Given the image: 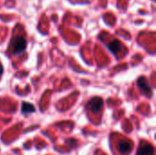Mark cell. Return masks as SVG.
Segmentation results:
<instances>
[{"mask_svg":"<svg viewBox=\"0 0 156 155\" xmlns=\"http://www.w3.org/2000/svg\"><path fill=\"white\" fill-rule=\"evenodd\" d=\"M138 86L144 91V93H145L146 95H150V96L152 95V89H151L150 85L148 84V82H147L145 78L141 77L138 79Z\"/></svg>","mask_w":156,"mask_h":155,"instance_id":"cell-4","label":"cell"},{"mask_svg":"<svg viewBox=\"0 0 156 155\" xmlns=\"http://www.w3.org/2000/svg\"><path fill=\"white\" fill-rule=\"evenodd\" d=\"M137 155H154V147L151 144H144L139 148Z\"/></svg>","mask_w":156,"mask_h":155,"instance_id":"cell-6","label":"cell"},{"mask_svg":"<svg viewBox=\"0 0 156 155\" xmlns=\"http://www.w3.org/2000/svg\"><path fill=\"white\" fill-rule=\"evenodd\" d=\"M118 151L122 154H128L132 151V144L129 141L122 140L118 143Z\"/></svg>","mask_w":156,"mask_h":155,"instance_id":"cell-3","label":"cell"},{"mask_svg":"<svg viewBox=\"0 0 156 155\" xmlns=\"http://www.w3.org/2000/svg\"><path fill=\"white\" fill-rule=\"evenodd\" d=\"M21 111L24 114H29V113H34L36 109L34 105L28 103V102H23L21 106Z\"/></svg>","mask_w":156,"mask_h":155,"instance_id":"cell-7","label":"cell"},{"mask_svg":"<svg viewBox=\"0 0 156 155\" xmlns=\"http://www.w3.org/2000/svg\"><path fill=\"white\" fill-rule=\"evenodd\" d=\"M109 50L115 56H117V54L121 51V48H122V43L117 40V39H114L113 41L110 42L108 45H107Z\"/></svg>","mask_w":156,"mask_h":155,"instance_id":"cell-5","label":"cell"},{"mask_svg":"<svg viewBox=\"0 0 156 155\" xmlns=\"http://www.w3.org/2000/svg\"><path fill=\"white\" fill-rule=\"evenodd\" d=\"M9 48L13 55H19L25 52L27 48V39L24 36L17 35L13 37L9 43Z\"/></svg>","mask_w":156,"mask_h":155,"instance_id":"cell-1","label":"cell"},{"mask_svg":"<svg viewBox=\"0 0 156 155\" xmlns=\"http://www.w3.org/2000/svg\"><path fill=\"white\" fill-rule=\"evenodd\" d=\"M103 107V100L101 98H93L88 103V108L93 113H98Z\"/></svg>","mask_w":156,"mask_h":155,"instance_id":"cell-2","label":"cell"},{"mask_svg":"<svg viewBox=\"0 0 156 155\" xmlns=\"http://www.w3.org/2000/svg\"><path fill=\"white\" fill-rule=\"evenodd\" d=\"M3 71H4V69H3V66H2V64L0 63V76L2 75Z\"/></svg>","mask_w":156,"mask_h":155,"instance_id":"cell-8","label":"cell"}]
</instances>
